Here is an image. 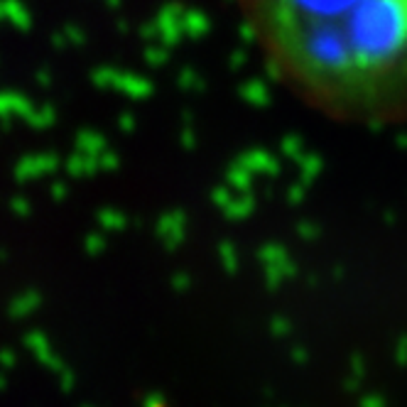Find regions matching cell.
<instances>
[{"mask_svg":"<svg viewBox=\"0 0 407 407\" xmlns=\"http://www.w3.org/2000/svg\"><path fill=\"white\" fill-rule=\"evenodd\" d=\"M275 76L329 118L407 116V0H238Z\"/></svg>","mask_w":407,"mask_h":407,"instance_id":"cell-1","label":"cell"},{"mask_svg":"<svg viewBox=\"0 0 407 407\" xmlns=\"http://www.w3.org/2000/svg\"><path fill=\"white\" fill-rule=\"evenodd\" d=\"M25 343H27L30 348H33L35 354H37V351H42V348H47V338H44L39 332H30V334H27V336H25Z\"/></svg>","mask_w":407,"mask_h":407,"instance_id":"cell-2","label":"cell"},{"mask_svg":"<svg viewBox=\"0 0 407 407\" xmlns=\"http://www.w3.org/2000/svg\"><path fill=\"white\" fill-rule=\"evenodd\" d=\"M57 378H60V390L62 392H69L71 386H74V375H71V370L69 368L60 370V373H57Z\"/></svg>","mask_w":407,"mask_h":407,"instance_id":"cell-3","label":"cell"},{"mask_svg":"<svg viewBox=\"0 0 407 407\" xmlns=\"http://www.w3.org/2000/svg\"><path fill=\"white\" fill-rule=\"evenodd\" d=\"M143 407H165V397L160 392H150L143 397Z\"/></svg>","mask_w":407,"mask_h":407,"instance_id":"cell-4","label":"cell"},{"mask_svg":"<svg viewBox=\"0 0 407 407\" xmlns=\"http://www.w3.org/2000/svg\"><path fill=\"white\" fill-rule=\"evenodd\" d=\"M395 361H397V365H407V336L400 338V343H397Z\"/></svg>","mask_w":407,"mask_h":407,"instance_id":"cell-5","label":"cell"},{"mask_svg":"<svg viewBox=\"0 0 407 407\" xmlns=\"http://www.w3.org/2000/svg\"><path fill=\"white\" fill-rule=\"evenodd\" d=\"M361 407H386V400L381 395H365L361 400Z\"/></svg>","mask_w":407,"mask_h":407,"instance_id":"cell-6","label":"cell"},{"mask_svg":"<svg viewBox=\"0 0 407 407\" xmlns=\"http://www.w3.org/2000/svg\"><path fill=\"white\" fill-rule=\"evenodd\" d=\"M351 373H354V375H361V378H363L365 363H363V359H361V356H354V359H351Z\"/></svg>","mask_w":407,"mask_h":407,"instance_id":"cell-7","label":"cell"},{"mask_svg":"<svg viewBox=\"0 0 407 407\" xmlns=\"http://www.w3.org/2000/svg\"><path fill=\"white\" fill-rule=\"evenodd\" d=\"M359 386H361V375L351 373V378H346V390L356 392V390H359Z\"/></svg>","mask_w":407,"mask_h":407,"instance_id":"cell-8","label":"cell"},{"mask_svg":"<svg viewBox=\"0 0 407 407\" xmlns=\"http://www.w3.org/2000/svg\"><path fill=\"white\" fill-rule=\"evenodd\" d=\"M292 361H295V363H307V351L305 348H292Z\"/></svg>","mask_w":407,"mask_h":407,"instance_id":"cell-9","label":"cell"},{"mask_svg":"<svg viewBox=\"0 0 407 407\" xmlns=\"http://www.w3.org/2000/svg\"><path fill=\"white\" fill-rule=\"evenodd\" d=\"M287 322H284V319H275L273 322V332L278 334V336H282V334H287Z\"/></svg>","mask_w":407,"mask_h":407,"instance_id":"cell-10","label":"cell"},{"mask_svg":"<svg viewBox=\"0 0 407 407\" xmlns=\"http://www.w3.org/2000/svg\"><path fill=\"white\" fill-rule=\"evenodd\" d=\"M15 365V356L12 351H3V368H12Z\"/></svg>","mask_w":407,"mask_h":407,"instance_id":"cell-11","label":"cell"}]
</instances>
